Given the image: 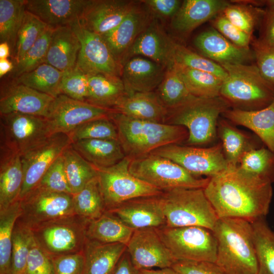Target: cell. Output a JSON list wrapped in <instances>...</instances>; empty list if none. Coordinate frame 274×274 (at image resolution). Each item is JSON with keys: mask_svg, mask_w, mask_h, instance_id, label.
I'll list each match as a JSON object with an SVG mask.
<instances>
[{"mask_svg": "<svg viewBox=\"0 0 274 274\" xmlns=\"http://www.w3.org/2000/svg\"><path fill=\"white\" fill-rule=\"evenodd\" d=\"M271 185L237 166H228L210 178L204 191L219 218H235L252 222L268 214L272 197Z\"/></svg>", "mask_w": 274, "mask_h": 274, "instance_id": "obj_1", "label": "cell"}, {"mask_svg": "<svg viewBox=\"0 0 274 274\" xmlns=\"http://www.w3.org/2000/svg\"><path fill=\"white\" fill-rule=\"evenodd\" d=\"M217 242L216 263L226 274H257L258 262L251 223L219 218L212 230Z\"/></svg>", "mask_w": 274, "mask_h": 274, "instance_id": "obj_2", "label": "cell"}, {"mask_svg": "<svg viewBox=\"0 0 274 274\" xmlns=\"http://www.w3.org/2000/svg\"><path fill=\"white\" fill-rule=\"evenodd\" d=\"M115 124L118 140L126 156L131 159L170 144H181L188 131L182 126L132 118L115 111L110 115Z\"/></svg>", "mask_w": 274, "mask_h": 274, "instance_id": "obj_3", "label": "cell"}, {"mask_svg": "<svg viewBox=\"0 0 274 274\" xmlns=\"http://www.w3.org/2000/svg\"><path fill=\"white\" fill-rule=\"evenodd\" d=\"M230 108L229 104L220 96L209 98L194 97L168 109L164 123L185 127L188 131L185 141L187 146H205L216 139L219 116Z\"/></svg>", "mask_w": 274, "mask_h": 274, "instance_id": "obj_4", "label": "cell"}, {"mask_svg": "<svg viewBox=\"0 0 274 274\" xmlns=\"http://www.w3.org/2000/svg\"><path fill=\"white\" fill-rule=\"evenodd\" d=\"M227 72L220 96L232 109L255 111L274 101V86L261 75L256 64L221 65Z\"/></svg>", "mask_w": 274, "mask_h": 274, "instance_id": "obj_5", "label": "cell"}, {"mask_svg": "<svg viewBox=\"0 0 274 274\" xmlns=\"http://www.w3.org/2000/svg\"><path fill=\"white\" fill-rule=\"evenodd\" d=\"M160 197L167 227L201 226L213 230L219 219L204 189H175Z\"/></svg>", "mask_w": 274, "mask_h": 274, "instance_id": "obj_6", "label": "cell"}, {"mask_svg": "<svg viewBox=\"0 0 274 274\" xmlns=\"http://www.w3.org/2000/svg\"><path fill=\"white\" fill-rule=\"evenodd\" d=\"M129 170L134 177L162 192L204 189L210 180L194 176L171 160L152 153L131 159Z\"/></svg>", "mask_w": 274, "mask_h": 274, "instance_id": "obj_7", "label": "cell"}, {"mask_svg": "<svg viewBox=\"0 0 274 274\" xmlns=\"http://www.w3.org/2000/svg\"><path fill=\"white\" fill-rule=\"evenodd\" d=\"M131 158L125 156L108 167H95L106 211L127 201L160 195L163 192L143 182L129 170Z\"/></svg>", "mask_w": 274, "mask_h": 274, "instance_id": "obj_8", "label": "cell"}, {"mask_svg": "<svg viewBox=\"0 0 274 274\" xmlns=\"http://www.w3.org/2000/svg\"><path fill=\"white\" fill-rule=\"evenodd\" d=\"M176 261H209L217 259V242L213 231L201 226L156 228Z\"/></svg>", "mask_w": 274, "mask_h": 274, "instance_id": "obj_9", "label": "cell"}, {"mask_svg": "<svg viewBox=\"0 0 274 274\" xmlns=\"http://www.w3.org/2000/svg\"><path fill=\"white\" fill-rule=\"evenodd\" d=\"M89 221L74 215L41 224L31 229L34 239L51 256L83 252Z\"/></svg>", "mask_w": 274, "mask_h": 274, "instance_id": "obj_10", "label": "cell"}, {"mask_svg": "<svg viewBox=\"0 0 274 274\" xmlns=\"http://www.w3.org/2000/svg\"><path fill=\"white\" fill-rule=\"evenodd\" d=\"M52 134L46 117L20 113L0 115V146L20 156Z\"/></svg>", "mask_w": 274, "mask_h": 274, "instance_id": "obj_11", "label": "cell"}, {"mask_svg": "<svg viewBox=\"0 0 274 274\" xmlns=\"http://www.w3.org/2000/svg\"><path fill=\"white\" fill-rule=\"evenodd\" d=\"M20 200L17 220L31 229L45 223L76 215L73 194L52 191L37 185Z\"/></svg>", "mask_w": 274, "mask_h": 274, "instance_id": "obj_12", "label": "cell"}, {"mask_svg": "<svg viewBox=\"0 0 274 274\" xmlns=\"http://www.w3.org/2000/svg\"><path fill=\"white\" fill-rule=\"evenodd\" d=\"M151 153L171 160L199 178H211L228 167L221 142L205 148L170 144Z\"/></svg>", "mask_w": 274, "mask_h": 274, "instance_id": "obj_13", "label": "cell"}, {"mask_svg": "<svg viewBox=\"0 0 274 274\" xmlns=\"http://www.w3.org/2000/svg\"><path fill=\"white\" fill-rule=\"evenodd\" d=\"M70 26L81 44L76 64L77 68L88 76L101 74L121 77L122 66L101 36L87 29L80 19Z\"/></svg>", "mask_w": 274, "mask_h": 274, "instance_id": "obj_14", "label": "cell"}, {"mask_svg": "<svg viewBox=\"0 0 274 274\" xmlns=\"http://www.w3.org/2000/svg\"><path fill=\"white\" fill-rule=\"evenodd\" d=\"M72 143L67 134L54 133L21 156L23 181L19 199L38 185L49 167Z\"/></svg>", "mask_w": 274, "mask_h": 274, "instance_id": "obj_15", "label": "cell"}, {"mask_svg": "<svg viewBox=\"0 0 274 274\" xmlns=\"http://www.w3.org/2000/svg\"><path fill=\"white\" fill-rule=\"evenodd\" d=\"M114 111L59 94L54 98L46 118L52 134H68L85 122L110 117Z\"/></svg>", "mask_w": 274, "mask_h": 274, "instance_id": "obj_16", "label": "cell"}, {"mask_svg": "<svg viewBox=\"0 0 274 274\" xmlns=\"http://www.w3.org/2000/svg\"><path fill=\"white\" fill-rule=\"evenodd\" d=\"M126 251L139 270L170 267L177 261L155 228L134 230L126 245Z\"/></svg>", "mask_w": 274, "mask_h": 274, "instance_id": "obj_17", "label": "cell"}, {"mask_svg": "<svg viewBox=\"0 0 274 274\" xmlns=\"http://www.w3.org/2000/svg\"><path fill=\"white\" fill-rule=\"evenodd\" d=\"M54 98L12 80L1 86L0 115L20 113L47 117Z\"/></svg>", "mask_w": 274, "mask_h": 274, "instance_id": "obj_18", "label": "cell"}, {"mask_svg": "<svg viewBox=\"0 0 274 274\" xmlns=\"http://www.w3.org/2000/svg\"><path fill=\"white\" fill-rule=\"evenodd\" d=\"M193 44L202 55L219 64H249L254 59L252 50L239 47L214 27L199 33Z\"/></svg>", "mask_w": 274, "mask_h": 274, "instance_id": "obj_19", "label": "cell"}, {"mask_svg": "<svg viewBox=\"0 0 274 274\" xmlns=\"http://www.w3.org/2000/svg\"><path fill=\"white\" fill-rule=\"evenodd\" d=\"M136 6L132 1L89 0L80 21L90 31L102 35L118 25Z\"/></svg>", "mask_w": 274, "mask_h": 274, "instance_id": "obj_20", "label": "cell"}, {"mask_svg": "<svg viewBox=\"0 0 274 274\" xmlns=\"http://www.w3.org/2000/svg\"><path fill=\"white\" fill-rule=\"evenodd\" d=\"M160 196L133 199L107 211L133 230L166 225Z\"/></svg>", "mask_w": 274, "mask_h": 274, "instance_id": "obj_21", "label": "cell"}, {"mask_svg": "<svg viewBox=\"0 0 274 274\" xmlns=\"http://www.w3.org/2000/svg\"><path fill=\"white\" fill-rule=\"evenodd\" d=\"M174 43L154 19L127 50L122 65L132 56L143 55L167 68L171 64Z\"/></svg>", "mask_w": 274, "mask_h": 274, "instance_id": "obj_22", "label": "cell"}, {"mask_svg": "<svg viewBox=\"0 0 274 274\" xmlns=\"http://www.w3.org/2000/svg\"><path fill=\"white\" fill-rule=\"evenodd\" d=\"M152 16L147 8L145 10L137 5L115 28L100 35L121 65L127 50L151 23Z\"/></svg>", "mask_w": 274, "mask_h": 274, "instance_id": "obj_23", "label": "cell"}, {"mask_svg": "<svg viewBox=\"0 0 274 274\" xmlns=\"http://www.w3.org/2000/svg\"><path fill=\"white\" fill-rule=\"evenodd\" d=\"M89 0H25L26 10L47 26H70L80 20Z\"/></svg>", "mask_w": 274, "mask_h": 274, "instance_id": "obj_24", "label": "cell"}, {"mask_svg": "<svg viewBox=\"0 0 274 274\" xmlns=\"http://www.w3.org/2000/svg\"><path fill=\"white\" fill-rule=\"evenodd\" d=\"M165 68L141 57H132L126 61L122 65L121 79L127 93L153 91L163 79Z\"/></svg>", "mask_w": 274, "mask_h": 274, "instance_id": "obj_25", "label": "cell"}, {"mask_svg": "<svg viewBox=\"0 0 274 274\" xmlns=\"http://www.w3.org/2000/svg\"><path fill=\"white\" fill-rule=\"evenodd\" d=\"M230 2L224 0H185L171 19L175 32L186 35L221 13Z\"/></svg>", "mask_w": 274, "mask_h": 274, "instance_id": "obj_26", "label": "cell"}, {"mask_svg": "<svg viewBox=\"0 0 274 274\" xmlns=\"http://www.w3.org/2000/svg\"><path fill=\"white\" fill-rule=\"evenodd\" d=\"M233 124L252 130L274 153V101L267 107L255 111L230 108L222 115Z\"/></svg>", "mask_w": 274, "mask_h": 274, "instance_id": "obj_27", "label": "cell"}, {"mask_svg": "<svg viewBox=\"0 0 274 274\" xmlns=\"http://www.w3.org/2000/svg\"><path fill=\"white\" fill-rule=\"evenodd\" d=\"M114 111L132 118L164 123L168 110L156 92H134L124 96Z\"/></svg>", "mask_w": 274, "mask_h": 274, "instance_id": "obj_28", "label": "cell"}, {"mask_svg": "<svg viewBox=\"0 0 274 274\" xmlns=\"http://www.w3.org/2000/svg\"><path fill=\"white\" fill-rule=\"evenodd\" d=\"M81 48L79 38L70 26L54 28L45 63L64 72L75 67Z\"/></svg>", "mask_w": 274, "mask_h": 274, "instance_id": "obj_29", "label": "cell"}, {"mask_svg": "<svg viewBox=\"0 0 274 274\" xmlns=\"http://www.w3.org/2000/svg\"><path fill=\"white\" fill-rule=\"evenodd\" d=\"M23 181L20 155L0 146V211L19 199Z\"/></svg>", "mask_w": 274, "mask_h": 274, "instance_id": "obj_30", "label": "cell"}, {"mask_svg": "<svg viewBox=\"0 0 274 274\" xmlns=\"http://www.w3.org/2000/svg\"><path fill=\"white\" fill-rule=\"evenodd\" d=\"M126 250L122 243H102L87 238L83 251V274H113Z\"/></svg>", "mask_w": 274, "mask_h": 274, "instance_id": "obj_31", "label": "cell"}, {"mask_svg": "<svg viewBox=\"0 0 274 274\" xmlns=\"http://www.w3.org/2000/svg\"><path fill=\"white\" fill-rule=\"evenodd\" d=\"M231 122L219 119L217 135L221 140L223 153L228 166H236L247 152L262 147V143L257 136L251 135L237 129Z\"/></svg>", "mask_w": 274, "mask_h": 274, "instance_id": "obj_32", "label": "cell"}, {"mask_svg": "<svg viewBox=\"0 0 274 274\" xmlns=\"http://www.w3.org/2000/svg\"><path fill=\"white\" fill-rule=\"evenodd\" d=\"M73 148L95 167L113 166L126 156L119 140L86 139L72 142Z\"/></svg>", "mask_w": 274, "mask_h": 274, "instance_id": "obj_33", "label": "cell"}, {"mask_svg": "<svg viewBox=\"0 0 274 274\" xmlns=\"http://www.w3.org/2000/svg\"><path fill=\"white\" fill-rule=\"evenodd\" d=\"M88 82L86 102L97 107L113 110L127 94L121 77L93 75L88 76Z\"/></svg>", "mask_w": 274, "mask_h": 274, "instance_id": "obj_34", "label": "cell"}, {"mask_svg": "<svg viewBox=\"0 0 274 274\" xmlns=\"http://www.w3.org/2000/svg\"><path fill=\"white\" fill-rule=\"evenodd\" d=\"M134 230L113 214L106 211L99 218L89 222L86 236L88 239L102 243L127 245Z\"/></svg>", "mask_w": 274, "mask_h": 274, "instance_id": "obj_35", "label": "cell"}, {"mask_svg": "<svg viewBox=\"0 0 274 274\" xmlns=\"http://www.w3.org/2000/svg\"><path fill=\"white\" fill-rule=\"evenodd\" d=\"M265 218L251 222L258 262L257 274H274V231Z\"/></svg>", "mask_w": 274, "mask_h": 274, "instance_id": "obj_36", "label": "cell"}, {"mask_svg": "<svg viewBox=\"0 0 274 274\" xmlns=\"http://www.w3.org/2000/svg\"><path fill=\"white\" fill-rule=\"evenodd\" d=\"M67 182L72 194L80 191L97 176L96 168L83 158L72 147H67L62 154Z\"/></svg>", "mask_w": 274, "mask_h": 274, "instance_id": "obj_37", "label": "cell"}, {"mask_svg": "<svg viewBox=\"0 0 274 274\" xmlns=\"http://www.w3.org/2000/svg\"><path fill=\"white\" fill-rule=\"evenodd\" d=\"M193 96L214 98L220 96L223 81L213 74L173 64Z\"/></svg>", "mask_w": 274, "mask_h": 274, "instance_id": "obj_38", "label": "cell"}, {"mask_svg": "<svg viewBox=\"0 0 274 274\" xmlns=\"http://www.w3.org/2000/svg\"><path fill=\"white\" fill-rule=\"evenodd\" d=\"M63 74V72L57 68L44 63L14 80L55 98L60 94V85Z\"/></svg>", "mask_w": 274, "mask_h": 274, "instance_id": "obj_39", "label": "cell"}, {"mask_svg": "<svg viewBox=\"0 0 274 274\" xmlns=\"http://www.w3.org/2000/svg\"><path fill=\"white\" fill-rule=\"evenodd\" d=\"M20 214V199L0 211V274H11L13 233Z\"/></svg>", "mask_w": 274, "mask_h": 274, "instance_id": "obj_40", "label": "cell"}, {"mask_svg": "<svg viewBox=\"0 0 274 274\" xmlns=\"http://www.w3.org/2000/svg\"><path fill=\"white\" fill-rule=\"evenodd\" d=\"M73 204L76 214L89 221L99 218L106 211L97 176L73 195Z\"/></svg>", "mask_w": 274, "mask_h": 274, "instance_id": "obj_41", "label": "cell"}, {"mask_svg": "<svg viewBox=\"0 0 274 274\" xmlns=\"http://www.w3.org/2000/svg\"><path fill=\"white\" fill-rule=\"evenodd\" d=\"M26 12L25 0H0V42L14 49Z\"/></svg>", "mask_w": 274, "mask_h": 274, "instance_id": "obj_42", "label": "cell"}, {"mask_svg": "<svg viewBox=\"0 0 274 274\" xmlns=\"http://www.w3.org/2000/svg\"><path fill=\"white\" fill-rule=\"evenodd\" d=\"M168 110L177 107L194 97L187 89L175 65L170 64L156 92Z\"/></svg>", "mask_w": 274, "mask_h": 274, "instance_id": "obj_43", "label": "cell"}, {"mask_svg": "<svg viewBox=\"0 0 274 274\" xmlns=\"http://www.w3.org/2000/svg\"><path fill=\"white\" fill-rule=\"evenodd\" d=\"M237 166L261 180L274 183V153L262 146L246 152Z\"/></svg>", "mask_w": 274, "mask_h": 274, "instance_id": "obj_44", "label": "cell"}, {"mask_svg": "<svg viewBox=\"0 0 274 274\" xmlns=\"http://www.w3.org/2000/svg\"><path fill=\"white\" fill-rule=\"evenodd\" d=\"M172 63L213 74L223 81L228 77L227 72L221 65L175 41L172 52Z\"/></svg>", "mask_w": 274, "mask_h": 274, "instance_id": "obj_45", "label": "cell"}, {"mask_svg": "<svg viewBox=\"0 0 274 274\" xmlns=\"http://www.w3.org/2000/svg\"><path fill=\"white\" fill-rule=\"evenodd\" d=\"M47 26L39 18L26 10L14 48L13 55L16 64L34 45Z\"/></svg>", "mask_w": 274, "mask_h": 274, "instance_id": "obj_46", "label": "cell"}, {"mask_svg": "<svg viewBox=\"0 0 274 274\" xmlns=\"http://www.w3.org/2000/svg\"><path fill=\"white\" fill-rule=\"evenodd\" d=\"M230 4L222 12L235 26L252 36L257 25L261 22L265 10L243 2Z\"/></svg>", "mask_w": 274, "mask_h": 274, "instance_id": "obj_47", "label": "cell"}, {"mask_svg": "<svg viewBox=\"0 0 274 274\" xmlns=\"http://www.w3.org/2000/svg\"><path fill=\"white\" fill-rule=\"evenodd\" d=\"M33 238L31 229L17 220L12 236L11 274H24Z\"/></svg>", "mask_w": 274, "mask_h": 274, "instance_id": "obj_48", "label": "cell"}, {"mask_svg": "<svg viewBox=\"0 0 274 274\" xmlns=\"http://www.w3.org/2000/svg\"><path fill=\"white\" fill-rule=\"evenodd\" d=\"M67 134L72 142L86 139L119 140L116 126L110 117L98 118L85 122Z\"/></svg>", "mask_w": 274, "mask_h": 274, "instance_id": "obj_49", "label": "cell"}, {"mask_svg": "<svg viewBox=\"0 0 274 274\" xmlns=\"http://www.w3.org/2000/svg\"><path fill=\"white\" fill-rule=\"evenodd\" d=\"M54 28L48 26L21 60L16 64L11 75L13 79L45 63L51 36Z\"/></svg>", "mask_w": 274, "mask_h": 274, "instance_id": "obj_50", "label": "cell"}, {"mask_svg": "<svg viewBox=\"0 0 274 274\" xmlns=\"http://www.w3.org/2000/svg\"><path fill=\"white\" fill-rule=\"evenodd\" d=\"M88 89V76L76 66L63 72L60 85V94L86 102Z\"/></svg>", "mask_w": 274, "mask_h": 274, "instance_id": "obj_51", "label": "cell"}, {"mask_svg": "<svg viewBox=\"0 0 274 274\" xmlns=\"http://www.w3.org/2000/svg\"><path fill=\"white\" fill-rule=\"evenodd\" d=\"M38 185L52 191L72 194L65 174L62 155L49 167Z\"/></svg>", "mask_w": 274, "mask_h": 274, "instance_id": "obj_52", "label": "cell"}, {"mask_svg": "<svg viewBox=\"0 0 274 274\" xmlns=\"http://www.w3.org/2000/svg\"><path fill=\"white\" fill-rule=\"evenodd\" d=\"M252 45L255 64L263 78L274 86V47L259 39H253Z\"/></svg>", "mask_w": 274, "mask_h": 274, "instance_id": "obj_53", "label": "cell"}, {"mask_svg": "<svg viewBox=\"0 0 274 274\" xmlns=\"http://www.w3.org/2000/svg\"><path fill=\"white\" fill-rule=\"evenodd\" d=\"M24 274H55L52 257L36 242L30 245Z\"/></svg>", "mask_w": 274, "mask_h": 274, "instance_id": "obj_54", "label": "cell"}, {"mask_svg": "<svg viewBox=\"0 0 274 274\" xmlns=\"http://www.w3.org/2000/svg\"><path fill=\"white\" fill-rule=\"evenodd\" d=\"M213 27L235 45L243 48H250L252 36L243 31L232 24L222 12L212 20Z\"/></svg>", "mask_w": 274, "mask_h": 274, "instance_id": "obj_55", "label": "cell"}, {"mask_svg": "<svg viewBox=\"0 0 274 274\" xmlns=\"http://www.w3.org/2000/svg\"><path fill=\"white\" fill-rule=\"evenodd\" d=\"M52 257V256H51ZM55 274H83V252L52 257Z\"/></svg>", "mask_w": 274, "mask_h": 274, "instance_id": "obj_56", "label": "cell"}, {"mask_svg": "<svg viewBox=\"0 0 274 274\" xmlns=\"http://www.w3.org/2000/svg\"><path fill=\"white\" fill-rule=\"evenodd\" d=\"M172 267L181 274H226L215 262L209 261L180 260Z\"/></svg>", "mask_w": 274, "mask_h": 274, "instance_id": "obj_57", "label": "cell"}, {"mask_svg": "<svg viewBox=\"0 0 274 274\" xmlns=\"http://www.w3.org/2000/svg\"><path fill=\"white\" fill-rule=\"evenodd\" d=\"M153 15L163 18H172L179 10L180 0H145L141 1Z\"/></svg>", "mask_w": 274, "mask_h": 274, "instance_id": "obj_58", "label": "cell"}, {"mask_svg": "<svg viewBox=\"0 0 274 274\" xmlns=\"http://www.w3.org/2000/svg\"><path fill=\"white\" fill-rule=\"evenodd\" d=\"M266 9L261 21L259 38L264 43L274 47V0L265 1Z\"/></svg>", "mask_w": 274, "mask_h": 274, "instance_id": "obj_59", "label": "cell"}, {"mask_svg": "<svg viewBox=\"0 0 274 274\" xmlns=\"http://www.w3.org/2000/svg\"><path fill=\"white\" fill-rule=\"evenodd\" d=\"M113 274H141L132 264L126 250L118 262Z\"/></svg>", "mask_w": 274, "mask_h": 274, "instance_id": "obj_60", "label": "cell"}, {"mask_svg": "<svg viewBox=\"0 0 274 274\" xmlns=\"http://www.w3.org/2000/svg\"><path fill=\"white\" fill-rule=\"evenodd\" d=\"M141 274H181L172 267L158 269H144L140 270Z\"/></svg>", "mask_w": 274, "mask_h": 274, "instance_id": "obj_61", "label": "cell"}, {"mask_svg": "<svg viewBox=\"0 0 274 274\" xmlns=\"http://www.w3.org/2000/svg\"><path fill=\"white\" fill-rule=\"evenodd\" d=\"M14 67L12 62L8 58L0 59V77H3L13 71Z\"/></svg>", "mask_w": 274, "mask_h": 274, "instance_id": "obj_62", "label": "cell"}, {"mask_svg": "<svg viewBox=\"0 0 274 274\" xmlns=\"http://www.w3.org/2000/svg\"><path fill=\"white\" fill-rule=\"evenodd\" d=\"M11 47L7 42L0 43V59H7L10 55Z\"/></svg>", "mask_w": 274, "mask_h": 274, "instance_id": "obj_63", "label": "cell"}]
</instances>
